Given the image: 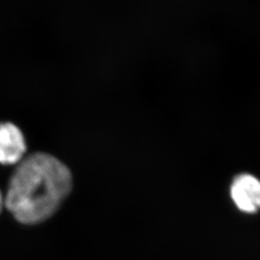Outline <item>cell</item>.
Here are the masks:
<instances>
[{"label": "cell", "mask_w": 260, "mask_h": 260, "mask_svg": "<svg viewBox=\"0 0 260 260\" xmlns=\"http://www.w3.org/2000/svg\"><path fill=\"white\" fill-rule=\"evenodd\" d=\"M72 187L73 177L65 164L37 152L18 164L4 204L20 223H41L54 214Z\"/></svg>", "instance_id": "6da1fadb"}, {"label": "cell", "mask_w": 260, "mask_h": 260, "mask_svg": "<svg viewBox=\"0 0 260 260\" xmlns=\"http://www.w3.org/2000/svg\"><path fill=\"white\" fill-rule=\"evenodd\" d=\"M231 195L235 205L246 213L260 209V180L251 175H240L233 180Z\"/></svg>", "instance_id": "7a4b0ae2"}, {"label": "cell", "mask_w": 260, "mask_h": 260, "mask_svg": "<svg viewBox=\"0 0 260 260\" xmlns=\"http://www.w3.org/2000/svg\"><path fill=\"white\" fill-rule=\"evenodd\" d=\"M25 151L26 144L21 130L11 122L0 123V164H19Z\"/></svg>", "instance_id": "3957f363"}, {"label": "cell", "mask_w": 260, "mask_h": 260, "mask_svg": "<svg viewBox=\"0 0 260 260\" xmlns=\"http://www.w3.org/2000/svg\"><path fill=\"white\" fill-rule=\"evenodd\" d=\"M3 205H5V204H4V199H3V197L1 195V192H0V212H1V210H2Z\"/></svg>", "instance_id": "277c9868"}, {"label": "cell", "mask_w": 260, "mask_h": 260, "mask_svg": "<svg viewBox=\"0 0 260 260\" xmlns=\"http://www.w3.org/2000/svg\"><path fill=\"white\" fill-rule=\"evenodd\" d=\"M201 15V14H200ZM196 16H199V15H196ZM189 17H194V16H189ZM179 18H188V17H179Z\"/></svg>", "instance_id": "5b68a950"}]
</instances>
